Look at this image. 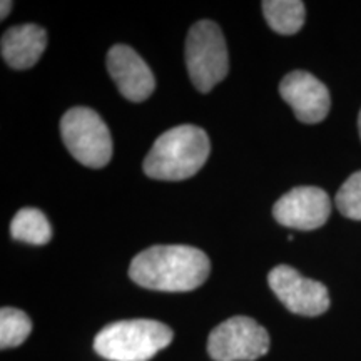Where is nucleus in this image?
Returning a JSON list of instances; mask_svg holds the SVG:
<instances>
[{
    "instance_id": "f257e3e1",
    "label": "nucleus",
    "mask_w": 361,
    "mask_h": 361,
    "mask_svg": "<svg viewBox=\"0 0 361 361\" xmlns=\"http://www.w3.org/2000/svg\"><path fill=\"white\" fill-rule=\"evenodd\" d=\"M209 271V258L197 247L162 245L139 252L129 266V278L146 290L186 293L200 288Z\"/></svg>"
},
{
    "instance_id": "f03ea898",
    "label": "nucleus",
    "mask_w": 361,
    "mask_h": 361,
    "mask_svg": "<svg viewBox=\"0 0 361 361\" xmlns=\"http://www.w3.org/2000/svg\"><path fill=\"white\" fill-rule=\"evenodd\" d=\"M209 151V137L201 128L176 126L157 137L144 159V173L159 180L189 179L206 164Z\"/></svg>"
},
{
    "instance_id": "7ed1b4c3",
    "label": "nucleus",
    "mask_w": 361,
    "mask_h": 361,
    "mask_svg": "<svg viewBox=\"0 0 361 361\" xmlns=\"http://www.w3.org/2000/svg\"><path fill=\"white\" fill-rule=\"evenodd\" d=\"M173 341V329L154 319L107 324L94 340L97 355L109 361H149Z\"/></svg>"
},
{
    "instance_id": "20e7f679",
    "label": "nucleus",
    "mask_w": 361,
    "mask_h": 361,
    "mask_svg": "<svg viewBox=\"0 0 361 361\" xmlns=\"http://www.w3.org/2000/svg\"><path fill=\"white\" fill-rule=\"evenodd\" d=\"M186 66L194 87L204 94L211 92L228 75V47L216 22L200 20L189 29Z\"/></svg>"
},
{
    "instance_id": "39448f33",
    "label": "nucleus",
    "mask_w": 361,
    "mask_h": 361,
    "mask_svg": "<svg viewBox=\"0 0 361 361\" xmlns=\"http://www.w3.org/2000/svg\"><path fill=\"white\" fill-rule=\"evenodd\" d=\"M61 135L75 161L92 169L109 164L112 137L102 117L89 107H72L61 121Z\"/></svg>"
},
{
    "instance_id": "423d86ee",
    "label": "nucleus",
    "mask_w": 361,
    "mask_h": 361,
    "mask_svg": "<svg viewBox=\"0 0 361 361\" xmlns=\"http://www.w3.org/2000/svg\"><path fill=\"white\" fill-rule=\"evenodd\" d=\"M268 350V331L247 316L226 319L207 338V353L214 361H255Z\"/></svg>"
},
{
    "instance_id": "0eeeda50",
    "label": "nucleus",
    "mask_w": 361,
    "mask_h": 361,
    "mask_svg": "<svg viewBox=\"0 0 361 361\" xmlns=\"http://www.w3.org/2000/svg\"><path fill=\"white\" fill-rule=\"evenodd\" d=\"M269 288L291 313L301 316H319L329 308L326 286L314 279L305 278L295 268L279 264L271 269Z\"/></svg>"
},
{
    "instance_id": "6e6552de",
    "label": "nucleus",
    "mask_w": 361,
    "mask_h": 361,
    "mask_svg": "<svg viewBox=\"0 0 361 361\" xmlns=\"http://www.w3.org/2000/svg\"><path fill=\"white\" fill-rule=\"evenodd\" d=\"M331 214V201L322 188L300 186L283 194L273 206V216L281 226L301 231L322 228Z\"/></svg>"
},
{
    "instance_id": "1a4fd4ad",
    "label": "nucleus",
    "mask_w": 361,
    "mask_h": 361,
    "mask_svg": "<svg viewBox=\"0 0 361 361\" xmlns=\"http://www.w3.org/2000/svg\"><path fill=\"white\" fill-rule=\"evenodd\" d=\"M279 94L303 124L322 123L331 107L326 85L306 71H293L284 75L279 84Z\"/></svg>"
},
{
    "instance_id": "9d476101",
    "label": "nucleus",
    "mask_w": 361,
    "mask_h": 361,
    "mask_svg": "<svg viewBox=\"0 0 361 361\" xmlns=\"http://www.w3.org/2000/svg\"><path fill=\"white\" fill-rule=\"evenodd\" d=\"M107 71L121 94L130 102H142L154 92L156 79L152 71L129 45L119 44L107 54Z\"/></svg>"
},
{
    "instance_id": "9b49d317",
    "label": "nucleus",
    "mask_w": 361,
    "mask_h": 361,
    "mask_svg": "<svg viewBox=\"0 0 361 361\" xmlns=\"http://www.w3.org/2000/svg\"><path fill=\"white\" fill-rule=\"evenodd\" d=\"M47 47V32L40 25L11 27L2 35V57L12 69H29L39 62Z\"/></svg>"
},
{
    "instance_id": "f8f14e48",
    "label": "nucleus",
    "mask_w": 361,
    "mask_h": 361,
    "mask_svg": "<svg viewBox=\"0 0 361 361\" xmlns=\"http://www.w3.org/2000/svg\"><path fill=\"white\" fill-rule=\"evenodd\" d=\"M264 19L274 32L281 35H293L300 32L305 25V4L300 0H264Z\"/></svg>"
},
{
    "instance_id": "ddd939ff",
    "label": "nucleus",
    "mask_w": 361,
    "mask_h": 361,
    "mask_svg": "<svg viewBox=\"0 0 361 361\" xmlns=\"http://www.w3.org/2000/svg\"><path fill=\"white\" fill-rule=\"evenodd\" d=\"M11 234L17 241L27 245L44 246L51 241L52 228L47 216L35 207H24L13 216L11 223Z\"/></svg>"
},
{
    "instance_id": "4468645a",
    "label": "nucleus",
    "mask_w": 361,
    "mask_h": 361,
    "mask_svg": "<svg viewBox=\"0 0 361 361\" xmlns=\"http://www.w3.org/2000/svg\"><path fill=\"white\" fill-rule=\"evenodd\" d=\"M32 331V322L24 311L16 308H2L0 311V348L20 346Z\"/></svg>"
},
{
    "instance_id": "2eb2a0df",
    "label": "nucleus",
    "mask_w": 361,
    "mask_h": 361,
    "mask_svg": "<svg viewBox=\"0 0 361 361\" xmlns=\"http://www.w3.org/2000/svg\"><path fill=\"white\" fill-rule=\"evenodd\" d=\"M338 211L345 218L361 221V171L351 174L335 197Z\"/></svg>"
},
{
    "instance_id": "dca6fc26",
    "label": "nucleus",
    "mask_w": 361,
    "mask_h": 361,
    "mask_svg": "<svg viewBox=\"0 0 361 361\" xmlns=\"http://www.w3.org/2000/svg\"><path fill=\"white\" fill-rule=\"evenodd\" d=\"M11 7H12L11 0H4V2L0 4V17H2V19H6V17L8 16V12H11Z\"/></svg>"
},
{
    "instance_id": "f3484780",
    "label": "nucleus",
    "mask_w": 361,
    "mask_h": 361,
    "mask_svg": "<svg viewBox=\"0 0 361 361\" xmlns=\"http://www.w3.org/2000/svg\"><path fill=\"white\" fill-rule=\"evenodd\" d=\"M358 129H360V135H361V111H360V117H358Z\"/></svg>"
}]
</instances>
